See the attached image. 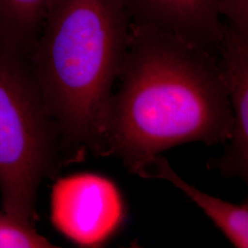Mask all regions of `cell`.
<instances>
[{"mask_svg": "<svg viewBox=\"0 0 248 248\" xmlns=\"http://www.w3.org/2000/svg\"><path fill=\"white\" fill-rule=\"evenodd\" d=\"M53 248L57 247L39 233L35 226L0 213V248Z\"/></svg>", "mask_w": 248, "mask_h": 248, "instance_id": "cell-9", "label": "cell"}, {"mask_svg": "<svg viewBox=\"0 0 248 248\" xmlns=\"http://www.w3.org/2000/svg\"><path fill=\"white\" fill-rule=\"evenodd\" d=\"M132 25L126 0H61L28 54L63 167L105 156L108 107Z\"/></svg>", "mask_w": 248, "mask_h": 248, "instance_id": "cell-2", "label": "cell"}, {"mask_svg": "<svg viewBox=\"0 0 248 248\" xmlns=\"http://www.w3.org/2000/svg\"><path fill=\"white\" fill-rule=\"evenodd\" d=\"M124 201L107 177L82 173L56 180L51 194L53 226L80 247L97 248L124 222Z\"/></svg>", "mask_w": 248, "mask_h": 248, "instance_id": "cell-4", "label": "cell"}, {"mask_svg": "<svg viewBox=\"0 0 248 248\" xmlns=\"http://www.w3.org/2000/svg\"><path fill=\"white\" fill-rule=\"evenodd\" d=\"M144 178L169 181L202 210L235 248H248V202L233 204L205 193L179 177L161 155L153 160Z\"/></svg>", "mask_w": 248, "mask_h": 248, "instance_id": "cell-7", "label": "cell"}, {"mask_svg": "<svg viewBox=\"0 0 248 248\" xmlns=\"http://www.w3.org/2000/svg\"><path fill=\"white\" fill-rule=\"evenodd\" d=\"M220 17L240 32L248 33V0H215Z\"/></svg>", "mask_w": 248, "mask_h": 248, "instance_id": "cell-10", "label": "cell"}, {"mask_svg": "<svg viewBox=\"0 0 248 248\" xmlns=\"http://www.w3.org/2000/svg\"><path fill=\"white\" fill-rule=\"evenodd\" d=\"M218 60L232 112V130L222 156L210 162L224 177L248 181V33L223 23Z\"/></svg>", "mask_w": 248, "mask_h": 248, "instance_id": "cell-5", "label": "cell"}, {"mask_svg": "<svg viewBox=\"0 0 248 248\" xmlns=\"http://www.w3.org/2000/svg\"><path fill=\"white\" fill-rule=\"evenodd\" d=\"M62 167L60 139L28 60L0 43V197L3 213L35 226L39 189Z\"/></svg>", "mask_w": 248, "mask_h": 248, "instance_id": "cell-3", "label": "cell"}, {"mask_svg": "<svg viewBox=\"0 0 248 248\" xmlns=\"http://www.w3.org/2000/svg\"><path fill=\"white\" fill-rule=\"evenodd\" d=\"M133 22L155 27L218 56L223 23L215 0H126Z\"/></svg>", "mask_w": 248, "mask_h": 248, "instance_id": "cell-6", "label": "cell"}, {"mask_svg": "<svg viewBox=\"0 0 248 248\" xmlns=\"http://www.w3.org/2000/svg\"><path fill=\"white\" fill-rule=\"evenodd\" d=\"M120 88L105 128V156L144 178L155 157L187 142H228L232 112L218 56L133 22Z\"/></svg>", "mask_w": 248, "mask_h": 248, "instance_id": "cell-1", "label": "cell"}, {"mask_svg": "<svg viewBox=\"0 0 248 248\" xmlns=\"http://www.w3.org/2000/svg\"><path fill=\"white\" fill-rule=\"evenodd\" d=\"M61 0H0V43L29 54Z\"/></svg>", "mask_w": 248, "mask_h": 248, "instance_id": "cell-8", "label": "cell"}]
</instances>
